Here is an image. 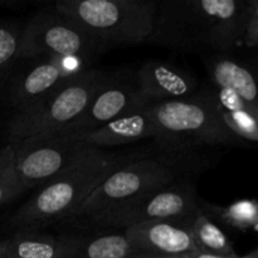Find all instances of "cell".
I'll use <instances>...</instances> for the list:
<instances>
[{"label": "cell", "instance_id": "cell-1", "mask_svg": "<svg viewBox=\"0 0 258 258\" xmlns=\"http://www.w3.org/2000/svg\"><path fill=\"white\" fill-rule=\"evenodd\" d=\"M249 0L159 2L148 43L203 55L229 53L241 44Z\"/></svg>", "mask_w": 258, "mask_h": 258}, {"label": "cell", "instance_id": "cell-2", "mask_svg": "<svg viewBox=\"0 0 258 258\" xmlns=\"http://www.w3.org/2000/svg\"><path fill=\"white\" fill-rule=\"evenodd\" d=\"M125 161L127 160L120 155L97 151L43 185L15 212L10 226L15 229H43L55 222L75 218L101 181Z\"/></svg>", "mask_w": 258, "mask_h": 258}, {"label": "cell", "instance_id": "cell-3", "mask_svg": "<svg viewBox=\"0 0 258 258\" xmlns=\"http://www.w3.org/2000/svg\"><path fill=\"white\" fill-rule=\"evenodd\" d=\"M158 4L151 0H60L53 5L108 49L148 43Z\"/></svg>", "mask_w": 258, "mask_h": 258}, {"label": "cell", "instance_id": "cell-4", "mask_svg": "<svg viewBox=\"0 0 258 258\" xmlns=\"http://www.w3.org/2000/svg\"><path fill=\"white\" fill-rule=\"evenodd\" d=\"M110 77L111 75L102 71L88 70L63 81L29 107L15 111L8 122L9 144L59 134L82 115Z\"/></svg>", "mask_w": 258, "mask_h": 258}, {"label": "cell", "instance_id": "cell-5", "mask_svg": "<svg viewBox=\"0 0 258 258\" xmlns=\"http://www.w3.org/2000/svg\"><path fill=\"white\" fill-rule=\"evenodd\" d=\"M148 112L155 125L156 141L173 150L241 144L221 122L207 88L188 97L149 103Z\"/></svg>", "mask_w": 258, "mask_h": 258}, {"label": "cell", "instance_id": "cell-6", "mask_svg": "<svg viewBox=\"0 0 258 258\" xmlns=\"http://www.w3.org/2000/svg\"><path fill=\"white\" fill-rule=\"evenodd\" d=\"M189 169L181 156L138 158L111 171L82 204L75 218L90 217L133 199L146 191L189 179Z\"/></svg>", "mask_w": 258, "mask_h": 258}, {"label": "cell", "instance_id": "cell-7", "mask_svg": "<svg viewBox=\"0 0 258 258\" xmlns=\"http://www.w3.org/2000/svg\"><path fill=\"white\" fill-rule=\"evenodd\" d=\"M199 202L196 184L184 179L146 191L87 219L100 228L126 229L145 222L185 218L198 208Z\"/></svg>", "mask_w": 258, "mask_h": 258}, {"label": "cell", "instance_id": "cell-8", "mask_svg": "<svg viewBox=\"0 0 258 258\" xmlns=\"http://www.w3.org/2000/svg\"><path fill=\"white\" fill-rule=\"evenodd\" d=\"M105 50L101 43L52 4L35 13L23 27L19 59L40 55H76L91 62Z\"/></svg>", "mask_w": 258, "mask_h": 258}, {"label": "cell", "instance_id": "cell-9", "mask_svg": "<svg viewBox=\"0 0 258 258\" xmlns=\"http://www.w3.org/2000/svg\"><path fill=\"white\" fill-rule=\"evenodd\" d=\"M24 191L42 188L102 149L88 146L75 136L54 134L12 144Z\"/></svg>", "mask_w": 258, "mask_h": 258}, {"label": "cell", "instance_id": "cell-10", "mask_svg": "<svg viewBox=\"0 0 258 258\" xmlns=\"http://www.w3.org/2000/svg\"><path fill=\"white\" fill-rule=\"evenodd\" d=\"M149 105L136 80L112 76L96 92L82 115L59 134L78 135L110 122L113 118Z\"/></svg>", "mask_w": 258, "mask_h": 258}, {"label": "cell", "instance_id": "cell-11", "mask_svg": "<svg viewBox=\"0 0 258 258\" xmlns=\"http://www.w3.org/2000/svg\"><path fill=\"white\" fill-rule=\"evenodd\" d=\"M185 218L145 222L123 229L133 258L176 257L198 251Z\"/></svg>", "mask_w": 258, "mask_h": 258}, {"label": "cell", "instance_id": "cell-12", "mask_svg": "<svg viewBox=\"0 0 258 258\" xmlns=\"http://www.w3.org/2000/svg\"><path fill=\"white\" fill-rule=\"evenodd\" d=\"M18 62L20 67L12 77L8 90L10 105L17 111L29 107L71 78L57 55L22 58Z\"/></svg>", "mask_w": 258, "mask_h": 258}, {"label": "cell", "instance_id": "cell-13", "mask_svg": "<svg viewBox=\"0 0 258 258\" xmlns=\"http://www.w3.org/2000/svg\"><path fill=\"white\" fill-rule=\"evenodd\" d=\"M246 57L229 53L203 55L212 85L228 88L258 108V48Z\"/></svg>", "mask_w": 258, "mask_h": 258}, {"label": "cell", "instance_id": "cell-14", "mask_svg": "<svg viewBox=\"0 0 258 258\" xmlns=\"http://www.w3.org/2000/svg\"><path fill=\"white\" fill-rule=\"evenodd\" d=\"M136 82L148 103L188 97L198 90L196 78L169 60L145 62L138 71Z\"/></svg>", "mask_w": 258, "mask_h": 258}, {"label": "cell", "instance_id": "cell-15", "mask_svg": "<svg viewBox=\"0 0 258 258\" xmlns=\"http://www.w3.org/2000/svg\"><path fill=\"white\" fill-rule=\"evenodd\" d=\"M75 136L80 141L96 149L120 146L149 138H158L155 125L148 112V105L123 113L110 122Z\"/></svg>", "mask_w": 258, "mask_h": 258}, {"label": "cell", "instance_id": "cell-16", "mask_svg": "<svg viewBox=\"0 0 258 258\" xmlns=\"http://www.w3.org/2000/svg\"><path fill=\"white\" fill-rule=\"evenodd\" d=\"M207 91L224 127L241 143H258V108L228 88L212 85Z\"/></svg>", "mask_w": 258, "mask_h": 258}, {"label": "cell", "instance_id": "cell-17", "mask_svg": "<svg viewBox=\"0 0 258 258\" xmlns=\"http://www.w3.org/2000/svg\"><path fill=\"white\" fill-rule=\"evenodd\" d=\"M123 229L91 234H68L63 258H133Z\"/></svg>", "mask_w": 258, "mask_h": 258}, {"label": "cell", "instance_id": "cell-18", "mask_svg": "<svg viewBox=\"0 0 258 258\" xmlns=\"http://www.w3.org/2000/svg\"><path fill=\"white\" fill-rule=\"evenodd\" d=\"M68 234H54L43 229H17L8 238L3 258H63Z\"/></svg>", "mask_w": 258, "mask_h": 258}, {"label": "cell", "instance_id": "cell-19", "mask_svg": "<svg viewBox=\"0 0 258 258\" xmlns=\"http://www.w3.org/2000/svg\"><path fill=\"white\" fill-rule=\"evenodd\" d=\"M185 223L190 229L198 251L219 256H238L228 236L224 233L221 226L201 208V206L186 217Z\"/></svg>", "mask_w": 258, "mask_h": 258}, {"label": "cell", "instance_id": "cell-20", "mask_svg": "<svg viewBox=\"0 0 258 258\" xmlns=\"http://www.w3.org/2000/svg\"><path fill=\"white\" fill-rule=\"evenodd\" d=\"M199 206L219 226L234 231L244 232L247 229H253L258 223V202L254 199H241L226 207L201 199Z\"/></svg>", "mask_w": 258, "mask_h": 258}, {"label": "cell", "instance_id": "cell-21", "mask_svg": "<svg viewBox=\"0 0 258 258\" xmlns=\"http://www.w3.org/2000/svg\"><path fill=\"white\" fill-rule=\"evenodd\" d=\"M24 191L15 165V150L8 144L0 150V206L17 198Z\"/></svg>", "mask_w": 258, "mask_h": 258}, {"label": "cell", "instance_id": "cell-22", "mask_svg": "<svg viewBox=\"0 0 258 258\" xmlns=\"http://www.w3.org/2000/svg\"><path fill=\"white\" fill-rule=\"evenodd\" d=\"M23 27L15 23L0 22V81L12 72L19 59Z\"/></svg>", "mask_w": 258, "mask_h": 258}, {"label": "cell", "instance_id": "cell-23", "mask_svg": "<svg viewBox=\"0 0 258 258\" xmlns=\"http://www.w3.org/2000/svg\"><path fill=\"white\" fill-rule=\"evenodd\" d=\"M241 44L249 50L258 48V0H249V12Z\"/></svg>", "mask_w": 258, "mask_h": 258}, {"label": "cell", "instance_id": "cell-24", "mask_svg": "<svg viewBox=\"0 0 258 258\" xmlns=\"http://www.w3.org/2000/svg\"><path fill=\"white\" fill-rule=\"evenodd\" d=\"M166 258H244L243 256H236V257H228V256H219V254H212V253H206V252H191V253L181 254V256L176 257H166Z\"/></svg>", "mask_w": 258, "mask_h": 258}, {"label": "cell", "instance_id": "cell-25", "mask_svg": "<svg viewBox=\"0 0 258 258\" xmlns=\"http://www.w3.org/2000/svg\"><path fill=\"white\" fill-rule=\"evenodd\" d=\"M8 244V238L7 239H0V258H3V254H4L5 248H7Z\"/></svg>", "mask_w": 258, "mask_h": 258}, {"label": "cell", "instance_id": "cell-26", "mask_svg": "<svg viewBox=\"0 0 258 258\" xmlns=\"http://www.w3.org/2000/svg\"><path fill=\"white\" fill-rule=\"evenodd\" d=\"M244 258H258V248L254 249V251L249 252L248 254H246V256H243Z\"/></svg>", "mask_w": 258, "mask_h": 258}, {"label": "cell", "instance_id": "cell-27", "mask_svg": "<svg viewBox=\"0 0 258 258\" xmlns=\"http://www.w3.org/2000/svg\"><path fill=\"white\" fill-rule=\"evenodd\" d=\"M253 231H254V232H256V233H258V223L256 224V226H254V227H253Z\"/></svg>", "mask_w": 258, "mask_h": 258}]
</instances>
